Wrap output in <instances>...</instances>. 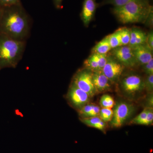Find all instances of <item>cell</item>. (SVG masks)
I'll use <instances>...</instances> for the list:
<instances>
[{
  "mask_svg": "<svg viewBox=\"0 0 153 153\" xmlns=\"http://www.w3.org/2000/svg\"><path fill=\"white\" fill-rule=\"evenodd\" d=\"M0 34L18 41H26L30 34L29 17L22 4L2 8Z\"/></svg>",
  "mask_w": 153,
  "mask_h": 153,
  "instance_id": "obj_1",
  "label": "cell"
},
{
  "mask_svg": "<svg viewBox=\"0 0 153 153\" xmlns=\"http://www.w3.org/2000/svg\"><path fill=\"white\" fill-rule=\"evenodd\" d=\"M153 7L149 0H135L118 7H113L112 12L123 24L145 23Z\"/></svg>",
  "mask_w": 153,
  "mask_h": 153,
  "instance_id": "obj_2",
  "label": "cell"
},
{
  "mask_svg": "<svg viewBox=\"0 0 153 153\" xmlns=\"http://www.w3.org/2000/svg\"><path fill=\"white\" fill-rule=\"evenodd\" d=\"M26 44V41L0 34V70L16 67L23 57Z\"/></svg>",
  "mask_w": 153,
  "mask_h": 153,
  "instance_id": "obj_3",
  "label": "cell"
},
{
  "mask_svg": "<svg viewBox=\"0 0 153 153\" xmlns=\"http://www.w3.org/2000/svg\"><path fill=\"white\" fill-rule=\"evenodd\" d=\"M135 108L134 105L126 102L120 101L115 105L111 124L113 127L119 128L131 117Z\"/></svg>",
  "mask_w": 153,
  "mask_h": 153,
  "instance_id": "obj_4",
  "label": "cell"
},
{
  "mask_svg": "<svg viewBox=\"0 0 153 153\" xmlns=\"http://www.w3.org/2000/svg\"><path fill=\"white\" fill-rule=\"evenodd\" d=\"M92 73L93 72L85 68L81 69L76 72L72 81L91 97L97 93L93 84Z\"/></svg>",
  "mask_w": 153,
  "mask_h": 153,
  "instance_id": "obj_5",
  "label": "cell"
},
{
  "mask_svg": "<svg viewBox=\"0 0 153 153\" xmlns=\"http://www.w3.org/2000/svg\"><path fill=\"white\" fill-rule=\"evenodd\" d=\"M90 98L88 94L71 82L66 94V99L71 106L78 110L88 104Z\"/></svg>",
  "mask_w": 153,
  "mask_h": 153,
  "instance_id": "obj_6",
  "label": "cell"
},
{
  "mask_svg": "<svg viewBox=\"0 0 153 153\" xmlns=\"http://www.w3.org/2000/svg\"><path fill=\"white\" fill-rule=\"evenodd\" d=\"M111 51V55L125 67H133L137 64L132 48L128 45L120 46Z\"/></svg>",
  "mask_w": 153,
  "mask_h": 153,
  "instance_id": "obj_7",
  "label": "cell"
},
{
  "mask_svg": "<svg viewBox=\"0 0 153 153\" xmlns=\"http://www.w3.org/2000/svg\"><path fill=\"white\" fill-rule=\"evenodd\" d=\"M121 87L127 94L130 96L140 93L145 89L144 80L140 76L135 74L124 77L121 81Z\"/></svg>",
  "mask_w": 153,
  "mask_h": 153,
  "instance_id": "obj_8",
  "label": "cell"
},
{
  "mask_svg": "<svg viewBox=\"0 0 153 153\" xmlns=\"http://www.w3.org/2000/svg\"><path fill=\"white\" fill-rule=\"evenodd\" d=\"M125 66L111 55H108L107 60L102 71L112 83H116L123 72Z\"/></svg>",
  "mask_w": 153,
  "mask_h": 153,
  "instance_id": "obj_9",
  "label": "cell"
},
{
  "mask_svg": "<svg viewBox=\"0 0 153 153\" xmlns=\"http://www.w3.org/2000/svg\"><path fill=\"white\" fill-rule=\"evenodd\" d=\"M97 4L96 0H83L80 16L85 27H88L95 15Z\"/></svg>",
  "mask_w": 153,
  "mask_h": 153,
  "instance_id": "obj_10",
  "label": "cell"
},
{
  "mask_svg": "<svg viewBox=\"0 0 153 153\" xmlns=\"http://www.w3.org/2000/svg\"><path fill=\"white\" fill-rule=\"evenodd\" d=\"M137 64L143 66L153 58V51L146 44L132 48Z\"/></svg>",
  "mask_w": 153,
  "mask_h": 153,
  "instance_id": "obj_11",
  "label": "cell"
},
{
  "mask_svg": "<svg viewBox=\"0 0 153 153\" xmlns=\"http://www.w3.org/2000/svg\"><path fill=\"white\" fill-rule=\"evenodd\" d=\"M92 80L97 93H101L109 90L112 82L102 72V71L93 72Z\"/></svg>",
  "mask_w": 153,
  "mask_h": 153,
  "instance_id": "obj_12",
  "label": "cell"
},
{
  "mask_svg": "<svg viewBox=\"0 0 153 153\" xmlns=\"http://www.w3.org/2000/svg\"><path fill=\"white\" fill-rule=\"evenodd\" d=\"M131 37L128 46L133 48L146 43L147 36L142 30L134 28L130 30Z\"/></svg>",
  "mask_w": 153,
  "mask_h": 153,
  "instance_id": "obj_13",
  "label": "cell"
},
{
  "mask_svg": "<svg viewBox=\"0 0 153 153\" xmlns=\"http://www.w3.org/2000/svg\"><path fill=\"white\" fill-rule=\"evenodd\" d=\"M109 44L108 36H107L99 42L91 50L92 53L100 54H107L111 50Z\"/></svg>",
  "mask_w": 153,
  "mask_h": 153,
  "instance_id": "obj_14",
  "label": "cell"
},
{
  "mask_svg": "<svg viewBox=\"0 0 153 153\" xmlns=\"http://www.w3.org/2000/svg\"><path fill=\"white\" fill-rule=\"evenodd\" d=\"M84 65L85 68L92 72L99 71L98 61L96 53H92L89 57L85 60Z\"/></svg>",
  "mask_w": 153,
  "mask_h": 153,
  "instance_id": "obj_15",
  "label": "cell"
},
{
  "mask_svg": "<svg viewBox=\"0 0 153 153\" xmlns=\"http://www.w3.org/2000/svg\"><path fill=\"white\" fill-rule=\"evenodd\" d=\"M108 40L111 49H113L117 47L121 46L120 31V29L114 33L108 36Z\"/></svg>",
  "mask_w": 153,
  "mask_h": 153,
  "instance_id": "obj_16",
  "label": "cell"
},
{
  "mask_svg": "<svg viewBox=\"0 0 153 153\" xmlns=\"http://www.w3.org/2000/svg\"><path fill=\"white\" fill-rule=\"evenodd\" d=\"M122 46L128 45L130 40L131 31L128 28L123 27L120 29Z\"/></svg>",
  "mask_w": 153,
  "mask_h": 153,
  "instance_id": "obj_17",
  "label": "cell"
},
{
  "mask_svg": "<svg viewBox=\"0 0 153 153\" xmlns=\"http://www.w3.org/2000/svg\"><path fill=\"white\" fill-rule=\"evenodd\" d=\"M100 104L102 108L111 109L114 106V101L113 98L108 94H104L100 99Z\"/></svg>",
  "mask_w": 153,
  "mask_h": 153,
  "instance_id": "obj_18",
  "label": "cell"
},
{
  "mask_svg": "<svg viewBox=\"0 0 153 153\" xmlns=\"http://www.w3.org/2000/svg\"><path fill=\"white\" fill-rule=\"evenodd\" d=\"M113 114V110L110 108H102L100 111L99 117L104 122H108L111 120Z\"/></svg>",
  "mask_w": 153,
  "mask_h": 153,
  "instance_id": "obj_19",
  "label": "cell"
},
{
  "mask_svg": "<svg viewBox=\"0 0 153 153\" xmlns=\"http://www.w3.org/2000/svg\"><path fill=\"white\" fill-rule=\"evenodd\" d=\"M134 1L135 0H104L101 4L102 5L109 4L113 7H118Z\"/></svg>",
  "mask_w": 153,
  "mask_h": 153,
  "instance_id": "obj_20",
  "label": "cell"
},
{
  "mask_svg": "<svg viewBox=\"0 0 153 153\" xmlns=\"http://www.w3.org/2000/svg\"><path fill=\"white\" fill-rule=\"evenodd\" d=\"M148 111V108L146 107L139 114L134 118L131 122L133 124L142 125L143 122L146 119Z\"/></svg>",
  "mask_w": 153,
  "mask_h": 153,
  "instance_id": "obj_21",
  "label": "cell"
},
{
  "mask_svg": "<svg viewBox=\"0 0 153 153\" xmlns=\"http://www.w3.org/2000/svg\"><path fill=\"white\" fill-rule=\"evenodd\" d=\"M94 104H88L85 105L80 109L78 110V112L80 118H86L88 115L90 113L94 106Z\"/></svg>",
  "mask_w": 153,
  "mask_h": 153,
  "instance_id": "obj_22",
  "label": "cell"
},
{
  "mask_svg": "<svg viewBox=\"0 0 153 153\" xmlns=\"http://www.w3.org/2000/svg\"><path fill=\"white\" fill-rule=\"evenodd\" d=\"M144 88L149 93H153V74L147 75L144 80Z\"/></svg>",
  "mask_w": 153,
  "mask_h": 153,
  "instance_id": "obj_23",
  "label": "cell"
},
{
  "mask_svg": "<svg viewBox=\"0 0 153 153\" xmlns=\"http://www.w3.org/2000/svg\"><path fill=\"white\" fill-rule=\"evenodd\" d=\"M80 119L82 123L85 124L88 126L91 127H92L96 124L102 120L99 117L84 118H80Z\"/></svg>",
  "mask_w": 153,
  "mask_h": 153,
  "instance_id": "obj_24",
  "label": "cell"
},
{
  "mask_svg": "<svg viewBox=\"0 0 153 153\" xmlns=\"http://www.w3.org/2000/svg\"><path fill=\"white\" fill-rule=\"evenodd\" d=\"M98 64L99 71H102L107 60V54H97Z\"/></svg>",
  "mask_w": 153,
  "mask_h": 153,
  "instance_id": "obj_25",
  "label": "cell"
},
{
  "mask_svg": "<svg viewBox=\"0 0 153 153\" xmlns=\"http://www.w3.org/2000/svg\"><path fill=\"white\" fill-rule=\"evenodd\" d=\"M153 122V110L152 108H148V111L146 119L143 122L141 125L150 126Z\"/></svg>",
  "mask_w": 153,
  "mask_h": 153,
  "instance_id": "obj_26",
  "label": "cell"
},
{
  "mask_svg": "<svg viewBox=\"0 0 153 153\" xmlns=\"http://www.w3.org/2000/svg\"><path fill=\"white\" fill-rule=\"evenodd\" d=\"M20 4L21 0H0V8Z\"/></svg>",
  "mask_w": 153,
  "mask_h": 153,
  "instance_id": "obj_27",
  "label": "cell"
},
{
  "mask_svg": "<svg viewBox=\"0 0 153 153\" xmlns=\"http://www.w3.org/2000/svg\"><path fill=\"white\" fill-rule=\"evenodd\" d=\"M143 66V70L147 75L153 74V58Z\"/></svg>",
  "mask_w": 153,
  "mask_h": 153,
  "instance_id": "obj_28",
  "label": "cell"
},
{
  "mask_svg": "<svg viewBox=\"0 0 153 153\" xmlns=\"http://www.w3.org/2000/svg\"><path fill=\"white\" fill-rule=\"evenodd\" d=\"M100 108L98 105H94L93 109L91 111L86 118L97 117H99L100 111Z\"/></svg>",
  "mask_w": 153,
  "mask_h": 153,
  "instance_id": "obj_29",
  "label": "cell"
},
{
  "mask_svg": "<svg viewBox=\"0 0 153 153\" xmlns=\"http://www.w3.org/2000/svg\"><path fill=\"white\" fill-rule=\"evenodd\" d=\"M146 44L149 47L151 48L152 50H153V31H151L149 33L147 36Z\"/></svg>",
  "mask_w": 153,
  "mask_h": 153,
  "instance_id": "obj_30",
  "label": "cell"
},
{
  "mask_svg": "<svg viewBox=\"0 0 153 153\" xmlns=\"http://www.w3.org/2000/svg\"><path fill=\"white\" fill-rule=\"evenodd\" d=\"M106 123L102 120L100 121L93 126L92 127L97 129L103 131L106 127Z\"/></svg>",
  "mask_w": 153,
  "mask_h": 153,
  "instance_id": "obj_31",
  "label": "cell"
},
{
  "mask_svg": "<svg viewBox=\"0 0 153 153\" xmlns=\"http://www.w3.org/2000/svg\"><path fill=\"white\" fill-rule=\"evenodd\" d=\"M149 95L146 98V103L147 108H152L153 105V93H149Z\"/></svg>",
  "mask_w": 153,
  "mask_h": 153,
  "instance_id": "obj_32",
  "label": "cell"
},
{
  "mask_svg": "<svg viewBox=\"0 0 153 153\" xmlns=\"http://www.w3.org/2000/svg\"><path fill=\"white\" fill-rule=\"evenodd\" d=\"M153 7L151 9L148 15L146 20L145 23H147L148 25H153Z\"/></svg>",
  "mask_w": 153,
  "mask_h": 153,
  "instance_id": "obj_33",
  "label": "cell"
},
{
  "mask_svg": "<svg viewBox=\"0 0 153 153\" xmlns=\"http://www.w3.org/2000/svg\"><path fill=\"white\" fill-rule=\"evenodd\" d=\"M53 4L57 9H60L62 7L63 0H52Z\"/></svg>",
  "mask_w": 153,
  "mask_h": 153,
  "instance_id": "obj_34",
  "label": "cell"
},
{
  "mask_svg": "<svg viewBox=\"0 0 153 153\" xmlns=\"http://www.w3.org/2000/svg\"><path fill=\"white\" fill-rule=\"evenodd\" d=\"M2 12V10L1 8H0V21H1V17Z\"/></svg>",
  "mask_w": 153,
  "mask_h": 153,
  "instance_id": "obj_35",
  "label": "cell"
}]
</instances>
